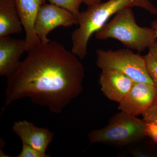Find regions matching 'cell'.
Returning <instances> with one entry per match:
<instances>
[{
    "label": "cell",
    "mask_w": 157,
    "mask_h": 157,
    "mask_svg": "<svg viewBox=\"0 0 157 157\" xmlns=\"http://www.w3.org/2000/svg\"><path fill=\"white\" fill-rule=\"evenodd\" d=\"M17 71L8 77L2 109L29 98L54 113L82 93L84 68L79 59L56 41L41 43L29 51Z\"/></svg>",
    "instance_id": "cell-1"
},
{
    "label": "cell",
    "mask_w": 157,
    "mask_h": 157,
    "mask_svg": "<svg viewBox=\"0 0 157 157\" xmlns=\"http://www.w3.org/2000/svg\"><path fill=\"white\" fill-rule=\"evenodd\" d=\"M137 7L157 15V8L150 0H108L88 6L79 13L78 27L71 34L72 52L80 60L87 54V45L93 34L103 27L111 16L126 8Z\"/></svg>",
    "instance_id": "cell-2"
},
{
    "label": "cell",
    "mask_w": 157,
    "mask_h": 157,
    "mask_svg": "<svg viewBox=\"0 0 157 157\" xmlns=\"http://www.w3.org/2000/svg\"><path fill=\"white\" fill-rule=\"evenodd\" d=\"M94 34L98 40L115 39L126 48L138 52L148 49L157 39L152 28L137 24L132 8L119 11Z\"/></svg>",
    "instance_id": "cell-3"
},
{
    "label": "cell",
    "mask_w": 157,
    "mask_h": 157,
    "mask_svg": "<svg viewBox=\"0 0 157 157\" xmlns=\"http://www.w3.org/2000/svg\"><path fill=\"white\" fill-rule=\"evenodd\" d=\"M146 136V123L143 119L121 111L110 118L107 126L88 134L91 143L117 146L135 143Z\"/></svg>",
    "instance_id": "cell-4"
},
{
    "label": "cell",
    "mask_w": 157,
    "mask_h": 157,
    "mask_svg": "<svg viewBox=\"0 0 157 157\" xmlns=\"http://www.w3.org/2000/svg\"><path fill=\"white\" fill-rule=\"evenodd\" d=\"M96 65L101 70H116L129 76L134 82L154 85L144 56L134 53L131 49H99L96 51Z\"/></svg>",
    "instance_id": "cell-5"
},
{
    "label": "cell",
    "mask_w": 157,
    "mask_h": 157,
    "mask_svg": "<svg viewBox=\"0 0 157 157\" xmlns=\"http://www.w3.org/2000/svg\"><path fill=\"white\" fill-rule=\"evenodd\" d=\"M78 25L77 18L70 11L53 4H44L39 8L35 21L36 34L41 42H50L48 34L59 26Z\"/></svg>",
    "instance_id": "cell-6"
},
{
    "label": "cell",
    "mask_w": 157,
    "mask_h": 157,
    "mask_svg": "<svg viewBox=\"0 0 157 157\" xmlns=\"http://www.w3.org/2000/svg\"><path fill=\"white\" fill-rule=\"evenodd\" d=\"M157 104V91L154 86L134 82L133 86L123 101L119 104L121 111L137 117L142 115Z\"/></svg>",
    "instance_id": "cell-7"
},
{
    "label": "cell",
    "mask_w": 157,
    "mask_h": 157,
    "mask_svg": "<svg viewBox=\"0 0 157 157\" xmlns=\"http://www.w3.org/2000/svg\"><path fill=\"white\" fill-rule=\"evenodd\" d=\"M134 81L125 74L116 70H101L99 83L104 95L119 104L131 89Z\"/></svg>",
    "instance_id": "cell-8"
},
{
    "label": "cell",
    "mask_w": 157,
    "mask_h": 157,
    "mask_svg": "<svg viewBox=\"0 0 157 157\" xmlns=\"http://www.w3.org/2000/svg\"><path fill=\"white\" fill-rule=\"evenodd\" d=\"M25 51V40L10 36L0 37V76L8 78L14 74L19 67L21 57Z\"/></svg>",
    "instance_id": "cell-9"
},
{
    "label": "cell",
    "mask_w": 157,
    "mask_h": 157,
    "mask_svg": "<svg viewBox=\"0 0 157 157\" xmlns=\"http://www.w3.org/2000/svg\"><path fill=\"white\" fill-rule=\"evenodd\" d=\"M12 130L20 138L22 144L43 153L46 152L54 135L48 129L35 126L25 120L14 123Z\"/></svg>",
    "instance_id": "cell-10"
},
{
    "label": "cell",
    "mask_w": 157,
    "mask_h": 157,
    "mask_svg": "<svg viewBox=\"0 0 157 157\" xmlns=\"http://www.w3.org/2000/svg\"><path fill=\"white\" fill-rule=\"evenodd\" d=\"M25 31L26 51L41 43L35 29V21L40 7L46 0H14Z\"/></svg>",
    "instance_id": "cell-11"
},
{
    "label": "cell",
    "mask_w": 157,
    "mask_h": 157,
    "mask_svg": "<svg viewBox=\"0 0 157 157\" xmlns=\"http://www.w3.org/2000/svg\"><path fill=\"white\" fill-rule=\"evenodd\" d=\"M22 22L14 0H0V37L18 34Z\"/></svg>",
    "instance_id": "cell-12"
},
{
    "label": "cell",
    "mask_w": 157,
    "mask_h": 157,
    "mask_svg": "<svg viewBox=\"0 0 157 157\" xmlns=\"http://www.w3.org/2000/svg\"><path fill=\"white\" fill-rule=\"evenodd\" d=\"M148 50L144 58L147 72L157 91V40Z\"/></svg>",
    "instance_id": "cell-13"
},
{
    "label": "cell",
    "mask_w": 157,
    "mask_h": 157,
    "mask_svg": "<svg viewBox=\"0 0 157 157\" xmlns=\"http://www.w3.org/2000/svg\"><path fill=\"white\" fill-rule=\"evenodd\" d=\"M50 4L68 10L77 18L80 11V5L83 3V0H47Z\"/></svg>",
    "instance_id": "cell-14"
},
{
    "label": "cell",
    "mask_w": 157,
    "mask_h": 157,
    "mask_svg": "<svg viewBox=\"0 0 157 157\" xmlns=\"http://www.w3.org/2000/svg\"><path fill=\"white\" fill-rule=\"evenodd\" d=\"M50 155H47L45 153L42 152L33 148L31 147L22 144V147L20 153L17 157H48Z\"/></svg>",
    "instance_id": "cell-15"
},
{
    "label": "cell",
    "mask_w": 157,
    "mask_h": 157,
    "mask_svg": "<svg viewBox=\"0 0 157 157\" xmlns=\"http://www.w3.org/2000/svg\"><path fill=\"white\" fill-rule=\"evenodd\" d=\"M146 136L150 137L157 144V120L145 122Z\"/></svg>",
    "instance_id": "cell-16"
},
{
    "label": "cell",
    "mask_w": 157,
    "mask_h": 157,
    "mask_svg": "<svg viewBox=\"0 0 157 157\" xmlns=\"http://www.w3.org/2000/svg\"><path fill=\"white\" fill-rule=\"evenodd\" d=\"M142 115V119L145 122L157 120V104L149 108Z\"/></svg>",
    "instance_id": "cell-17"
},
{
    "label": "cell",
    "mask_w": 157,
    "mask_h": 157,
    "mask_svg": "<svg viewBox=\"0 0 157 157\" xmlns=\"http://www.w3.org/2000/svg\"><path fill=\"white\" fill-rule=\"evenodd\" d=\"M101 2V0H83V3L88 6H93Z\"/></svg>",
    "instance_id": "cell-18"
},
{
    "label": "cell",
    "mask_w": 157,
    "mask_h": 157,
    "mask_svg": "<svg viewBox=\"0 0 157 157\" xmlns=\"http://www.w3.org/2000/svg\"><path fill=\"white\" fill-rule=\"evenodd\" d=\"M151 27L154 29L155 35L157 38V20L154 21L151 23Z\"/></svg>",
    "instance_id": "cell-19"
}]
</instances>
